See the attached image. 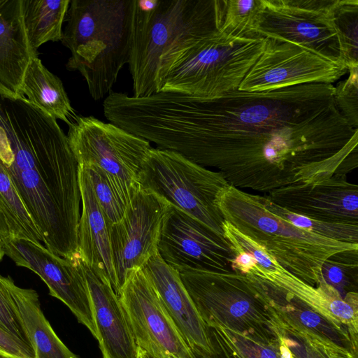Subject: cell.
Here are the masks:
<instances>
[{
    "instance_id": "1",
    "label": "cell",
    "mask_w": 358,
    "mask_h": 358,
    "mask_svg": "<svg viewBox=\"0 0 358 358\" xmlns=\"http://www.w3.org/2000/svg\"><path fill=\"white\" fill-rule=\"evenodd\" d=\"M334 92L327 83L215 97L159 92L143 99L138 132L231 186L269 192L357 168L358 129Z\"/></svg>"
},
{
    "instance_id": "2",
    "label": "cell",
    "mask_w": 358,
    "mask_h": 358,
    "mask_svg": "<svg viewBox=\"0 0 358 358\" xmlns=\"http://www.w3.org/2000/svg\"><path fill=\"white\" fill-rule=\"evenodd\" d=\"M0 125L13 161L6 170L40 231L45 247L68 259L78 255L81 195L78 163L56 119L25 97L0 96Z\"/></svg>"
},
{
    "instance_id": "3",
    "label": "cell",
    "mask_w": 358,
    "mask_h": 358,
    "mask_svg": "<svg viewBox=\"0 0 358 358\" xmlns=\"http://www.w3.org/2000/svg\"><path fill=\"white\" fill-rule=\"evenodd\" d=\"M218 30L217 0H134L129 69L134 97L159 92L172 64Z\"/></svg>"
},
{
    "instance_id": "4",
    "label": "cell",
    "mask_w": 358,
    "mask_h": 358,
    "mask_svg": "<svg viewBox=\"0 0 358 358\" xmlns=\"http://www.w3.org/2000/svg\"><path fill=\"white\" fill-rule=\"evenodd\" d=\"M134 0H71L61 41L95 101L108 94L129 63Z\"/></svg>"
},
{
    "instance_id": "5",
    "label": "cell",
    "mask_w": 358,
    "mask_h": 358,
    "mask_svg": "<svg viewBox=\"0 0 358 358\" xmlns=\"http://www.w3.org/2000/svg\"><path fill=\"white\" fill-rule=\"evenodd\" d=\"M217 205L224 221L283 268L313 286L323 278L322 266L329 259L358 250V243L333 240L294 225L270 210L259 194L229 185L220 193Z\"/></svg>"
},
{
    "instance_id": "6",
    "label": "cell",
    "mask_w": 358,
    "mask_h": 358,
    "mask_svg": "<svg viewBox=\"0 0 358 358\" xmlns=\"http://www.w3.org/2000/svg\"><path fill=\"white\" fill-rule=\"evenodd\" d=\"M264 37L220 32L185 50L169 68L159 92L215 97L237 90L262 52Z\"/></svg>"
},
{
    "instance_id": "7",
    "label": "cell",
    "mask_w": 358,
    "mask_h": 358,
    "mask_svg": "<svg viewBox=\"0 0 358 358\" xmlns=\"http://www.w3.org/2000/svg\"><path fill=\"white\" fill-rule=\"evenodd\" d=\"M179 273L208 329L220 327L267 343L278 341L271 313L241 274L206 271Z\"/></svg>"
},
{
    "instance_id": "8",
    "label": "cell",
    "mask_w": 358,
    "mask_h": 358,
    "mask_svg": "<svg viewBox=\"0 0 358 358\" xmlns=\"http://www.w3.org/2000/svg\"><path fill=\"white\" fill-rule=\"evenodd\" d=\"M138 182L141 188L156 194L224 237V220L217 200L230 185L220 172L177 152L152 148L143 164Z\"/></svg>"
},
{
    "instance_id": "9",
    "label": "cell",
    "mask_w": 358,
    "mask_h": 358,
    "mask_svg": "<svg viewBox=\"0 0 358 358\" xmlns=\"http://www.w3.org/2000/svg\"><path fill=\"white\" fill-rule=\"evenodd\" d=\"M69 127V143L78 164L101 169L129 204L140 188L139 174L150 143L92 115L77 116Z\"/></svg>"
},
{
    "instance_id": "10",
    "label": "cell",
    "mask_w": 358,
    "mask_h": 358,
    "mask_svg": "<svg viewBox=\"0 0 358 358\" xmlns=\"http://www.w3.org/2000/svg\"><path fill=\"white\" fill-rule=\"evenodd\" d=\"M234 271L252 283L314 311L350 340L357 348V292H348L343 298L324 277L317 285H309L283 268L267 253Z\"/></svg>"
},
{
    "instance_id": "11",
    "label": "cell",
    "mask_w": 358,
    "mask_h": 358,
    "mask_svg": "<svg viewBox=\"0 0 358 358\" xmlns=\"http://www.w3.org/2000/svg\"><path fill=\"white\" fill-rule=\"evenodd\" d=\"M334 2L335 0H261L253 32L260 36L290 42L329 62L345 66L329 15Z\"/></svg>"
},
{
    "instance_id": "12",
    "label": "cell",
    "mask_w": 358,
    "mask_h": 358,
    "mask_svg": "<svg viewBox=\"0 0 358 358\" xmlns=\"http://www.w3.org/2000/svg\"><path fill=\"white\" fill-rule=\"evenodd\" d=\"M171 205L142 188L134 195L125 214L109 225V239L118 292L129 276L143 268L157 252L164 221Z\"/></svg>"
},
{
    "instance_id": "13",
    "label": "cell",
    "mask_w": 358,
    "mask_h": 358,
    "mask_svg": "<svg viewBox=\"0 0 358 358\" xmlns=\"http://www.w3.org/2000/svg\"><path fill=\"white\" fill-rule=\"evenodd\" d=\"M119 297L138 347L154 358H196L143 271H134Z\"/></svg>"
},
{
    "instance_id": "14",
    "label": "cell",
    "mask_w": 358,
    "mask_h": 358,
    "mask_svg": "<svg viewBox=\"0 0 358 358\" xmlns=\"http://www.w3.org/2000/svg\"><path fill=\"white\" fill-rule=\"evenodd\" d=\"M348 69L294 43L264 37L262 54L238 90L273 91L311 83L332 84Z\"/></svg>"
},
{
    "instance_id": "15",
    "label": "cell",
    "mask_w": 358,
    "mask_h": 358,
    "mask_svg": "<svg viewBox=\"0 0 358 358\" xmlns=\"http://www.w3.org/2000/svg\"><path fill=\"white\" fill-rule=\"evenodd\" d=\"M4 255L37 274L49 294L63 302L96 339L97 333L87 281L79 254L73 259L60 257L41 243L12 238L2 243Z\"/></svg>"
},
{
    "instance_id": "16",
    "label": "cell",
    "mask_w": 358,
    "mask_h": 358,
    "mask_svg": "<svg viewBox=\"0 0 358 358\" xmlns=\"http://www.w3.org/2000/svg\"><path fill=\"white\" fill-rule=\"evenodd\" d=\"M157 252L179 273L233 271L235 255L227 240L173 206L164 221Z\"/></svg>"
},
{
    "instance_id": "17",
    "label": "cell",
    "mask_w": 358,
    "mask_h": 358,
    "mask_svg": "<svg viewBox=\"0 0 358 358\" xmlns=\"http://www.w3.org/2000/svg\"><path fill=\"white\" fill-rule=\"evenodd\" d=\"M275 204L294 213L329 223L358 224V186L335 174L268 192Z\"/></svg>"
},
{
    "instance_id": "18",
    "label": "cell",
    "mask_w": 358,
    "mask_h": 358,
    "mask_svg": "<svg viewBox=\"0 0 358 358\" xmlns=\"http://www.w3.org/2000/svg\"><path fill=\"white\" fill-rule=\"evenodd\" d=\"M166 311L195 355L209 357L215 348L207 327L185 287L180 273L154 254L141 268Z\"/></svg>"
},
{
    "instance_id": "19",
    "label": "cell",
    "mask_w": 358,
    "mask_h": 358,
    "mask_svg": "<svg viewBox=\"0 0 358 358\" xmlns=\"http://www.w3.org/2000/svg\"><path fill=\"white\" fill-rule=\"evenodd\" d=\"M94 317L103 358H138L136 343L120 297L106 277L94 271L79 255Z\"/></svg>"
},
{
    "instance_id": "20",
    "label": "cell",
    "mask_w": 358,
    "mask_h": 358,
    "mask_svg": "<svg viewBox=\"0 0 358 358\" xmlns=\"http://www.w3.org/2000/svg\"><path fill=\"white\" fill-rule=\"evenodd\" d=\"M37 52L30 45L24 25L22 0H0V96L23 98L20 93L31 59Z\"/></svg>"
},
{
    "instance_id": "21",
    "label": "cell",
    "mask_w": 358,
    "mask_h": 358,
    "mask_svg": "<svg viewBox=\"0 0 358 358\" xmlns=\"http://www.w3.org/2000/svg\"><path fill=\"white\" fill-rule=\"evenodd\" d=\"M78 178L82 206L78 227V254L94 271L106 278L119 296L110 245L109 225L96 199L87 174L80 165Z\"/></svg>"
},
{
    "instance_id": "22",
    "label": "cell",
    "mask_w": 358,
    "mask_h": 358,
    "mask_svg": "<svg viewBox=\"0 0 358 358\" xmlns=\"http://www.w3.org/2000/svg\"><path fill=\"white\" fill-rule=\"evenodd\" d=\"M11 301L32 348L35 358H80L57 336L45 317L38 293L17 286L3 276Z\"/></svg>"
},
{
    "instance_id": "23",
    "label": "cell",
    "mask_w": 358,
    "mask_h": 358,
    "mask_svg": "<svg viewBox=\"0 0 358 358\" xmlns=\"http://www.w3.org/2000/svg\"><path fill=\"white\" fill-rule=\"evenodd\" d=\"M20 93L23 98L27 96L29 103L69 126L78 116L62 80L48 70L38 57L30 61Z\"/></svg>"
},
{
    "instance_id": "24",
    "label": "cell",
    "mask_w": 358,
    "mask_h": 358,
    "mask_svg": "<svg viewBox=\"0 0 358 358\" xmlns=\"http://www.w3.org/2000/svg\"><path fill=\"white\" fill-rule=\"evenodd\" d=\"M71 0H22L24 25L31 47L62 38V24Z\"/></svg>"
},
{
    "instance_id": "25",
    "label": "cell",
    "mask_w": 358,
    "mask_h": 358,
    "mask_svg": "<svg viewBox=\"0 0 358 358\" xmlns=\"http://www.w3.org/2000/svg\"><path fill=\"white\" fill-rule=\"evenodd\" d=\"M0 210L12 238L43 243V238L0 159Z\"/></svg>"
},
{
    "instance_id": "26",
    "label": "cell",
    "mask_w": 358,
    "mask_h": 358,
    "mask_svg": "<svg viewBox=\"0 0 358 358\" xmlns=\"http://www.w3.org/2000/svg\"><path fill=\"white\" fill-rule=\"evenodd\" d=\"M329 15L345 66L347 69L358 66V1L335 0Z\"/></svg>"
},
{
    "instance_id": "27",
    "label": "cell",
    "mask_w": 358,
    "mask_h": 358,
    "mask_svg": "<svg viewBox=\"0 0 358 358\" xmlns=\"http://www.w3.org/2000/svg\"><path fill=\"white\" fill-rule=\"evenodd\" d=\"M260 6L261 0H217L219 32L234 36L256 34L253 29Z\"/></svg>"
},
{
    "instance_id": "28",
    "label": "cell",
    "mask_w": 358,
    "mask_h": 358,
    "mask_svg": "<svg viewBox=\"0 0 358 358\" xmlns=\"http://www.w3.org/2000/svg\"><path fill=\"white\" fill-rule=\"evenodd\" d=\"M86 171L96 199L108 225L119 222L124 215L128 203L111 179L94 164L80 165Z\"/></svg>"
},
{
    "instance_id": "29",
    "label": "cell",
    "mask_w": 358,
    "mask_h": 358,
    "mask_svg": "<svg viewBox=\"0 0 358 358\" xmlns=\"http://www.w3.org/2000/svg\"><path fill=\"white\" fill-rule=\"evenodd\" d=\"M264 200L270 210L299 228L333 240L358 243V224L315 220L282 208L271 201L266 195L264 196Z\"/></svg>"
},
{
    "instance_id": "30",
    "label": "cell",
    "mask_w": 358,
    "mask_h": 358,
    "mask_svg": "<svg viewBox=\"0 0 358 358\" xmlns=\"http://www.w3.org/2000/svg\"><path fill=\"white\" fill-rule=\"evenodd\" d=\"M349 75L334 86L335 105L344 120L358 129V66L348 69Z\"/></svg>"
},
{
    "instance_id": "31",
    "label": "cell",
    "mask_w": 358,
    "mask_h": 358,
    "mask_svg": "<svg viewBox=\"0 0 358 358\" xmlns=\"http://www.w3.org/2000/svg\"><path fill=\"white\" fill-rule=\"evenodd\" d=\"M0 327L30 345L1 275H0Z\"/></svg>"
},
{
    "instance_id": "32",
    "label": "cell",
    "mask_w": 358,
    "mask_h": 358,
    "mask_svg": "<svg viewBox=\"0 0 358 358\" xmlns=\"http://www.w3.org/2000/svg\"><path fill=\"white\" fill-rule=\"evenodd\" d=\"M0 355L6 358H35L30 345L1 327Z\"/></svg>"
},
{
    "instance_id": "33",
    "label": "cell",
    "mask_w": 358,
    "mask_h": 358,
    "mask_svg": "<svg viewBox=\"0 0 358 358\" xmlns=\"http://www.w3.org/2000/svg\"><path fill=\"white\" fill-rule=\"evenodd\" d=\"M0 159L5 166H9L13 161L10 143L5 129L0 125Z\"/></svg>"
},
{
    "instance_id": "34",
    "label": "cell",
    "mask_w": 358,
    "mask_h": 358,
    "mask_svg": "<svg viewBox=\"0 0 358 358\" xmlns=\"http://www.w3.org/2000/svg\"><path fill=\"white\" fill-rule=\"evenodd\" d=\"M11 238L12 235L6 219L0 210V248L2 249V243Z\"/></svg>"
},
{
    "instance_id": "35",
    "label": "cell",
    "mask_w": 358,
    "mask_h": 358,
    "mask_svg": "<svg viewBox=\"0 0 358 358\" xmlns=\"http://www.w3.org/2000/svg\"><path fill=\"white\" fill-rule=\"evenodd\" d=\"M138 358H154L152 356L149 355L148 352L144 351L143 349L138 347Z\"/></svg>"
},
{
    "instance_id": "36",
    "label": "cell",
    "mask_w": 358,
    "mask_h": 358,
    "mask_svg": "<svg viewBox=\"0 0 358 358\" xmlns=\"http://www.w3.org/2000/svg\"><path fill=\"white\" fill-rule=\"evenodd\" d=\"M3 257H4V253L2 250V249L0 248V261L3 259Z\"/></svg>"
},
{
    "instance_id": "37",
    "label": "cell",
    "mask_w": 358,
    "mask_h": 358,
    "mask_svg": "<svg viewBox=\"0 0 358 358\" xmlns=\"http://www.w3.org/2000/svg\"><path fill=\"white\" fill-rule=\"evenodd\" d=\"M110 93H111V92H110ZM109 94H108V95H109ZM108 96H107V97H108ZM106 99H107V98H106ZM106 100H105V102H106ZM105 102H104V106H105ZM104 106H103V114H104Z\"/></svg>"
},
{
    "instance_id": "38",
    "label": "cell",
    "mask_w": 358,
    "mask_h": 358,
    "mask_svg": "<svg viewBox=\"0 0 358 358\" xmlns=\"http://www.w3.org/2000/svg\"><path fill=\"white\" fill-rule=\"evenodd\" d=\"M0 358H6V357H4L0 355Z\"/></svg>"
}]
</instances>
